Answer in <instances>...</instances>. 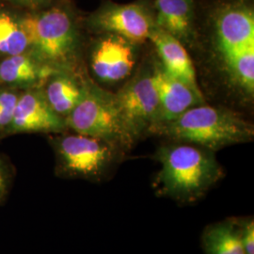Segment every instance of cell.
I'll return each instance as SVG.
<instances>
[{"label":"cell","instance_id":"6da1fadb","mask_svg":"<svg viewBox=\"0 0 254 254\" xmlns=\"http://www.w3.org/2000/svg\"><path fill=\"white\" fill-rule=\"evenodd\" d=\"M155 159L161 165L154 180L156 194L181 204L197 202L223 177L214 152L200 146L176 141L161 146Z\"/></svg>","mask_w":254,"mask_h":254},{"label":"cell","instance_id":"7a4b0ae2","mask_svg":"<svg viewBox=\"0 0 254 254\" xmlns=\"http://www.w3.org/2000/svg\"><path fill=\"white\" fill-rule=\"evenodd\" d=\"M148 132L212 152L249 142L254 136L253 125L235 112L203 104L191 108L171 122L150 127Z\"/></svg>","mask_w":254,"mask_h":254},{"label":"cell","instance_id":"3957f363","mask_svg":"<svg viewBox=\"0 0 254 254\" xmlns=\"http://www.w3.org/2000/svg\"><path fill=\"white\" fill-rule=\"evenodd\" d=\"M218 52L232 80L248 93L254 90V13L244 3L219 9L215 17Z\"/></svg>","mask_w":254,"mask_h":254},{"label":"cell","instance_id":"277c9868","mask_svg":"<svg viewBox=\"0 0 254 254\" xmlns=\"http://www.w3.org/2000/svg\"><path fill=\"white\" fill-rule=\"evenodd\" d=\"M65 125L77 134L109 141L125 152L135 142L121 115L115 94L96 87L83 89L81 98L68 114Z\"/></svg>","mask_w":254,"mask_h":254},{"label":"cell","instance_id":"5b68a950","mask_svg":"<svg viewBox=\"0 0 254 254\" xmlns=\"http://www.w3.org/2000/svg\"><path fill=\"white\" fill-rule=\"evenodd\" d=\"M56 151L62 173L96 182L107 179L125 154L109 141L81 134L59 138Z\"/></svg>","mask_w":254,"mask_h":254},{"label":"cell","instance_id":"8992f818","mask_svg":"<svg viewBox=\"0 0 254 254\" xmlns=\"http://www.w3.org/2000/svg\"><path fill=\"white\" fill-rule=\"evenodd\" d=\"M19 24L27 35L28 45L50 63H63L73 53L75 29L73 20L63 9L53 8L27 15Z\"/></svg>","mask_w":254,"mask_h":254},{"label":"cell","instance_id":"52a82bcc","mask_svg":"<svg viewBox=\"0 0 254 254\" xmlns=\"http://www.w3.org/2000/svg\"><path fill=\"white\" fill-rule=\"evenodd\" d=\"M115 99L127 128L135 141L157 123L159 94L154 72L131 80L115 94Z\"/></svg>","mask_w":254,"mask_h":254},{"label":"cell","instance_id":"ba28073f","mask_svg":"<svg viewBox=\"0 0 254 254\" xmlns=\"http://www.w3.org/2000/svg\"><path fill=\"white\" fill-rule=\"evenodd\" d=\"M91 26L106 34L126 39L131 44L149 40L156 26L154 15L145 4H107L91 18Z\"/></svg>","mask_w":254,"mask_h":254},{"label":"cell","instance_id":"9c48e42d","mask_svg":"<svg viewBox=\"0 0 254 254\" xmlns=\"http://www.w3.org/2000/svg\"><path fill=\"white\" fill-rule=\"evenodd\" d=\"M134 66V45L113 34H108L101 39L91 56L92 70L104 82L125 79L131 73Z\"/></svg>","mask_w":254,"mask_h":254},{"label":"cell","instance_id":"30bf717a","mask_svg":"<svg viewBox=\"0 0 254 254\" xmlns=\"http://www.w3.org/2000/svg\"><path fill=\"white\" fill-rule=\"evenodd\" d=\"M154 73L159 94V112L155 125L171 122L191 108L203 104L200 88L191 86L162 68H157Z\"/></svg>","mask_w":254,"mask_h":254},{"label":"cell","instance_id":"8fae6325","mask_svg":"<svg viewBox=\"0 0 254 254\" xmlns=\"http://www.w3.org/2000/svg\"><path fill=\"white\" fill-rule=\"evenodd\" d=\"M65 126L46 98L37 92H27L18 98L10 124L17 132H60Z\"/></svg>","mask_w":254,"mask_h":254},{"label":"cell","instance_id":"7c38bea8","mask_svg":"<svg viewBox=\"0 0 254 254\" xmlns=\"http://www.w3.org/2000/svg\"><path fill=\"white\" fill-rule=\"evenodd\" d=\"M149 40L161 60L164 71L199 88L193 63L180 40L157 26L152 30Z\"/></svg>","mask_w":254,"mask_h":254},{"label":"cell","instance_id":"4fadbf2b","mask_svg":"<svg viewBox=\"0 0 254 254\" xmlns=\"http://www.w3.org/2000/svg\"><path fill=\"white\" fill-rule=\"evenodd\" d=\"M155 24L180 41L189 40L194 27L193 0H155Z\"/></svg>","mask_w":254,"mask_h":254},{"label":"cell","instance_id":"5bb4252c","mask_svg":"<svg viewBox=\"0 0 254 254\" xmlns=\"http://www.w3.org/2000/svg\"><path fill=\"white\" fill-rule=\"evenodd\" d=\"M205 254H245L241 241V219L226 218L206 226L201 235Z\"/></svg>","mask_w":254,"mask_h":254},{"label":"cell","instance_id":"9a60e30c","mask_svg":"<svg viewBox=\"0 0 254 254\" xmlns=\"http://www.w3.org/2000/svg\"><path fill=\"white\" fill-rule=\"evenodd\" d=\"M83 89L68 77H58L47 87L46 101L58 115H68L81 98Z\"/></svg>","mask_w":254,"mask_h":254},{"label":"cell","instance_id":"2e32d148","mask_svg":"<svg viewBox=\"0 0 254 254\" xmlns=\"http://www.w3.org/2000/svg\"><path fill=\"white\" fill-rule=\"evenodd\" d=\"M28 45L27 35L19 22L6 12H0V53L23 54Z\"/></svg>","mask_w":254,"mask_h":254},{"label":"cell","instance_id":"e0dca14e","mask_svg":"<svg viewBox=\"0 0 254 254\" xmlns=\"http://www.w3.org/2000/svg\"><path fill=\"white\" fill-rule=\"evenodd\" d=\"M39 74L36 64L25 55L10 56L0 64V80L5 83H26Z\"/></svg>","mask_w":254,"mask_h":254},{"label":"cell","instance_id":"ac0fdd59","mask_svg":"<svg viewBox=\"0 0 254 254\" xmlns=\"http://www.w3.org/2000/svg\"><path fill=\"white\" fill-rule=\"evenodd\" d=\"M18 97L10 91L0 92V128L10 126Z\"/></svg>","mask_w":254,"mask_h":254},{"label":"cell","instance_id":"d6986e66","mask_svg":"<svg viewBox=\"0 0 254 254\" xmlns=\"http://www.w3.org/2000/svg\"><path fill=\"white\" fill-rule=\"evenodd\" d=\"M241 241L245 254H254V218L241 219Z\"/></svg>","mask_w":254,"mask_h":254},{"label":"cell","instance_id":"ffe728a7","mask_svg":"<svg viewBox=\"0 0 254 254\" xmlns=\"http://www.w3.org/2000/svg\"><path fill=\"white\" fill-rule=\"evenodd\" d=\"M7 187H8L7 174H6V172H5L3 164L0 161V201L2 200L5 193H6Z\"/></svg>","mask_w":254,"mask_h":254},{"label":"cell","instance_id":"44dd1931","mask_svg":"<svg viewBox=\"0 0 254 254\" xmlns=\"http://www.w3.org/2000/svg\"><path fill=\"white\" fill-rule=\"evenodd\" d=\"M22 1H26V2H37V1H42V0H22Z\"/></svg>","mask_w":254,"mask_h":254}]
</instances>
